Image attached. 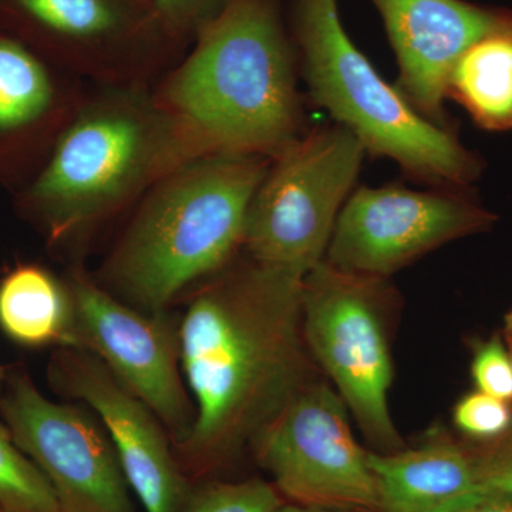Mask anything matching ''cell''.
Instances as JSON below:
<instances>
[{"mask_svg": "<svg viewBox=\"0 0 512 512\" xmlns=\"http://www.w3.org/2000/svg\"><path fill=\"white\" fill-rule=\"evenodd\" d=\"M302 282L234 259L195 293L178 328L195 416L174 453L191 484L215 480L316 380L303 338Z\"/></svg>", "mask_w": 512, "mask_h": 512, "instance_id": "obj_1", "label": "cell"}, {"mask_svg": "<svg viewBox=\"0 0 512 512\" xmlns=\"http://www.w3.org/2000/svg\"><path fill=\"white\" fill-rule=\"evenodd\" d=\"M208 153L154 86H90L40 170L13 194L50 247L76 244L134 207L168 173Z\"/></svg>", "mask_w": 512, "mask_h": 512, "instance_id": "obj_2", "label": "cell"}, {"mask_svg": "<svg viewBox=\"0 0 512 512\" xmlns=\"http://www.w3.org/2000/svg\"><path fill=\"white\" fill-rule=\"evenodd\" d=\"M154 92L210 154L274 158L303 136L298 55L278 0H239Z\"/></svg>", "mask_w": 512, "mask_h": 512, "instance_id": "obj_3", "label": "cell"}, {"mask_svg": "<svg viewBox=\"0 0 512 512\" xmlns=\"http://www.w3.org/2000/svg\"><path fill=\"white\" fill-rule=\"evenodd\" d=\"M271 158L214 153L161 178L134 205L101 269L107 291L163 313L191 284L227 268L244 244L252 198Z\"/></svg>", "mask_w": 512, "mask_h": 512, "instance_id": "obj_4", "label": "cell"}, {"mask_svg": "<svg viewBox=\"0 0 512 512\" xmlns=\"http://www.w3.org/2000/svg\"><path fill=\"white\" fill-rule=\"evenodd\" d=\"M291 36L313 103L366 153L440 188L464 190L480 177V158L453 131L421 116L384 82L346 32L338 0H292Z\"/></svg>", "mask_w": 512, "mask_h": 512, "instance_id": "obj_5", "label": "cell"}, {"mask_svg": "<svg viewBox=\"0 0 512 512\" xmlns=\"http://www.w3.org/2000/svg\"><path fill=\"white\" fill-rule=\"evenodd\" d=\"M387 278L319 262L302 282V329L312 360L335 384L377 453L402 450L389 406L393 380Z\"/></svg>", "mask_w": 512, "mask_h": 512, "instance_id": "obj_6", "label": "cell"}, {"mask_svg": "<svg viewBox=\"0 0 512 512\" xmlns=\"http://www.w3.org/2000/svg\"><path fill=\"white\" fill-rule=\"evenodd\" d=\"M0 26L94 87L156 86L190 47L150 0H0Z\"/></svg>", "mask_w": 512, "mask_h": 512, "instance_id": "obj_7", "label": "cell"}, {"mask_svg": "<svg viewBox=\"0 0 512 512\" xmlns=\"http://www.w3.org/2000/svg\"><path fill=\"white\" fill-rule=\"evenodd\" d=\"M365 148L346 128H315L272 158L245 224L242 249L258 264L305 278L325 259Z\"/></svg>", "mask_w": 512, "mask_h": 512, "instance_id": "obj_8", "label": "cell"}, {"mask_svg": "<svg viewBox=\"0 0 512 512\" xmlns=\"http://www.w3.org/2000/svg\"><path fill=\"white\" fill-rule=\"evenodd\" d=\"M259 466L288 503L379 512L376 478L338 392L313 380L252 441Z\"/></svg>", "mask_w": 512, "mask_h": 512, "instance_id": "obj_9", "label": "cell"}, {"mask_svg": "<svg viewBox=\"0 0 512 512\" xmlns=\"http://www.w3.org/2000/svg\"><path fill=\"white\" fill-rule=\"evenodd\" d=\"M0 416L62 512H137L110 437L82 407L52 402L15 370L0 394Z\"/></svg>", "mask_w": 512, "mask_h": 512, "instance_id": "obj_10", "label": "cell"}, {"mask_svg": "<svg viewBox=\"0 0 512 512\" xmlns=\"http://www.w3.org/2000/svg\"><path fill=\"white\" fill-rule=\"evenodd\" d=\"M495 220L463 190L362 187L343 205L325 259L355 274L389 278L454 239L493 227Z\"/></svg>", "mask_w": 512, "mask_h": 512, "instance_id": "obj_11", "label": "cell"}, {"mask_svg": "<svg viewBox=\"0 0 512 512\" xmlns=\"http://www.w3.org/2000/svg\"><path fill=\"white\" fill-rule=\"evenodd\" d=\"M76 312L80 349L99 357L114 376L173 433H190L195 413L181 379L180 335L165 312L133 309L73 266L66 276Z\"/></svg>", "mask_w": 512, "mask_h": 512, "instance_id": "obj_12", "label": "cell"}, {"mask_svg": "<svg viewBox=\"0 0 512 512\" xmlns=\"http://www.w3.org/2000/svg\"><path fill=\"white\" fill-rule=\"evenodd\" d=\"M49 380L57 392L82 400L99 416L144 511H183L192 484L163 423L143 400L87 350L59 348L50 360Z\"/></svg>", "mask_w": 512, "mask_h": 512, "instance_id": "obj_13", "label": "cell"}, {"mask_svg": "<svg viewBox=\"0 0 512 512\" xmlns=\"http://www.w3.org/2000/svg\"><path fill=\"white\" fill-rule=\"evenodd\" d=\"M90 86L0 26V187L35 177Z\"/></svg>", "mask_w": 512, "mask_h": 512, "instance_id": "obj_14", "label": "cell"}, {"mask_svg": "<svg viewBox=\"0 0 512 512\" xmlns=\"http://www.w3.org/2000/svg\"><path fill=\"white\" fill-rule=\"evenodd\" d=\"M399 64L396 87L431 123L446 126L448 74L461 53L512 10L466 0H370Z\"/></svg>", "mask_w": 512, "mask_h": 512, "instance_id": "obj_15", "label": "cell"}, {"mask_svg": "<svg viewBox=\"0 0 512 512\" xmlns=\"http://www.w3.org/2000/svg\"><path fill=\"white\" fill-rule=\"evenodd\" d=\"M379 512H454L480 500L474 454L443 433L420 446L367 454Z\"/></svg>", "mask_w": 512, "mask_h": 512, "instance_id": "obj_16", "label": "cell"}, {"mask_svg": "<svg viewBox=\"0 0 512 512\" xmlns=\"http://www.w3.org/2000/svg\"><path fill=\"white\" fill-rule=\"evenodd\" d=\"M0 330L28 348L80 349L72 292L45 266L19 262L0 279Z\"/></svg>", "mask_w": 512, "mask_h": 512, "instance_id": "obj_17", "label": "cell"}, {"mask_svg": "<svg viewBox=\"0 0 512 512\" xmlns=\"http://www.w3.org/2000/svg\"><path fill=\"white\" fill-rule=\"evenodd\" d=\"M447 99L484 130H512V12L458 57L448 74Z\"/></svg>", "mask_w": 512, "mask_h": 512, "instance_id": "obj_18", "label": "cell"}, {"mask_svg": "<svg viewBox=\"0 0 512 512\" xmlns=\"http://www.w3.org/2000/svg\"><path fill=\"white\" fill-rule=\"evenodd\" d=\"M0 512H62L52 485L0 423Z\"/></svg>", "mask_w": 512, "mask_h": 512, "instance_id": "obj_19", "label": "cell"}, {"mask_svg": "<svg viewBox=\"0 0 512 512\" xmlns=\"http://www.w3.org/2000/svg\"><path fill=\"white\" fill-rule=\"evenodd\" d=\"M284 503L275 485L261 478L210 480L191 485L181 512H275Z\"/></svg>", "mask_w": 512, "mask_h": 512, "instance_id": "obj_20", "label": "cell"}, {"mask_svg": "<svg viewBox=\"0 0 512 512\" xmlns=\"http://www.w3.org/2000/svg\"><path fill=\"white\" fill-rule=\"evenodd\" d=\"M238 2L239 0H150L165 29L187 46H191L200 33Z\"/></svg>", "mask_w": 512, "mask_h": 512, "instance_id": "obj_21", "label": "cell"}, {"mask_svg": "<svg viewBox=\"0 0 512 512\" xmlns=\"http://www.w3.org/2000/svg\"><path fill=\"white\" fill-rule=\"evenodd\" d=\"M454 424L473 439L493 441L511 429L512 413L507 402L478 390L457 403Z\"/></svg>", "mask_w": 512, "mask_h": 512, "instance_id": "obj_22", "label": "cell"}, {"mask_svg": "<svg viewBox=\"0 0 512 512\" xmlns=\"http://www.w3.org/2000/svg\"><path fill=\"white\" fill-rule=\"evenodd\" d=\"M471 375L480 392L512 402V357L500 339L494 338L478 346Z\"/></svg>", "mask_w": 512, "mask_h": 512, "instance_id": "obj_23", "label": "cell"}, {"mask_svg": "<svg viewBox=\"0 0 512 512\" xmlns=\"http://www.w3.org/2000/svg\"><path fill=\"white\" fill-rule=\"evenodd\" d=\"M477 480L484 494L512 498V431L511 429L480 453H473Z\"/></svg>", "mask_w": 512, "mask_h": 512, "instance_id": "obj_24", "label": "cell"}, {"mask_svg": "<svg viewBox=\"0 0 512 512\" xmlns=\"http://www.w3.org/2000/svg\"><path fill=\"white\" fill-rule=\"evenodd\" d=\"M454 512H512V498L507 495L485 494L480 500Z\"/></svg>", "mask_w": 512, "mask_h": 512, "instance_id": "obj_25", "label": "cell"}, {"mask_svg": "<svg viewBox=\"0 0 512 512\" xmlns=\"http://www.w3.org/2000/svg\"><path fill=\"white\" fill-rule=\"evenodd\" d=\"M275 512H357V511L328 510V508L305 507V505L284 503Z\"/></svg>", "mask_w": 512, "mask_h": 512, "instance_id": "obj_26", "label": "cell"}, {"mask_svg": "<svg viewBox=\"0 0 512 512\" xmlns=\"http://www.w3.org/2000/svg\"><path fill=\"white\" fill-rule=\"evenodd\" d=\"M507 335H508V340H510L511 357H512V311L510 312V315L507 316Z\"/></svg>", "mask_w": 512, "mask_h": 512, "instance_id": "obj_27", "label": "cell"}, {"mask_svg": "<svg viewBox=\"0 0 512 512\" xmlns=\"http://www.w3.org/2000/svg\"><path fill=\"white\" fill-rule=\"evenodd\" d=\"M6 376H8V372H6L5 367L0 365V394H2L3 386H5Z\"/></svg>", "mask_w": 512, "mask_h": 512, "instance_id": "obj_28", "label": "cell"}]
</instances>
